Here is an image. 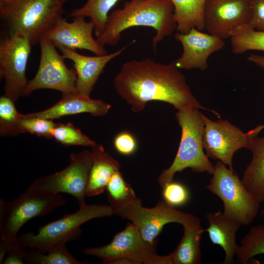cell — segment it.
<instances>
[{
    "mask_svg": "<svg viewBox=\"0 0 264 264\" xmlns=\"http://www.w3.org/2000/svg\"><path fill=\"white\" fill-rule=\"evenodd\" d=\"M39 44L40 59L38 69L35 77L28 81L22 96L39 89L57 90L63 94L78 93L74 68L66 66L65 58L48 40L43 38Z\"/></svg>",
    "mask_w": 264,
    "mask_h": 264,
    "instance_id": "12",
    "label": "cell"
},
{
    "mask_svg": "<svg viewBox=\"0 0 264 264\" xmlns=\"http://www.w3.org/2000/svg\"><path fill=\"white\" fill-rule=\"evenodd\" d=\"M230 39L231 50L235 54L248 50L264 51V32L256 30L247 23L237 27Z\"/></svg>",
    "mask_w": 264,
    "mask_h": 264,
    "instance_id": "27",
    "label": "cell"
},
{
    "mask_svg": "<svg viewBox=\"0 0 264 264\" xmlns=\"http://www.w3.org/2000/svg\"><path fill=\"white\" fill-rule=\"evenodd\" d=\"M113 145L118 153L124 155L133 154L137 148L135 138L128 132H122L117 134L114 139Z\"/></svg>",
    "mask_w": 264,
    "mask_h": 264,
    "instance_id": "33",
    "label": "cell"
},
{
    "mask_svg": "<svg viewBox=\"0 0 264 264\" xmlns=\"http://www.w3.org/2000/svg\"><path fill=\"white\" fill-rule=\"evenodd\" d=\"M248 60L256 65L264 68V56L251 54L248 57Z\"/></svg>",
    "mask_w": 264,
    "mask_h": 264,
    "instance_id": "36",
    "label": "cell"
},
{
    "mask_svg": "<svg viewBox=\"0 0 264 264\" xmlns=\"http://www.w3.org/2000/svg\"><path fill=\"white\" fill-rule=\"evenodd\" d=\"M92 163L89 173L86 197L98 196L106 189L112 175L120 170V163L99 144L92 147Z\"/></svg>",
    "mask_w": 264,
    "mask_h": 264,
    "instance_id": "20",
    "label": "cell"
},
{
    "mask_svg": "<svg viewBox=\"0 0 264 264\" xmlns=\"http://www.w3.org/2000/svg\"><path fill=\"white\" fill-rule=\"evenodd\" d=\"M206 0H171L174 6V18L176 30L181 34L193 28L205 29L204 12Z\"/></svg>",
    "mask_w": 264,
    "mask_h": 264,
    "instance_id": "23",
    "label": "cell"
},
{
    "mask_svg": "<svg viewBox=\"0 0 264 264\" xmlns=\"http://www.w3.org/2000/svg\"><path fill=\"white\" fill-rule=\"evenodd\" d=\"M69 160L70 163L66 168L35 179L27 189L48 194L66 193L74 197L80 206L86 204L85 198L92 163L91 151L73 153Z\"/></svg>",
    "mask_w": 264,
    "mask_h": 264,
    "instance_id": "9",
    "label": "cell"
},
{
    "mask_svg": "<svg viewBox=\"0 0 264 264\" xmlns=\"http://www.w3.org/2000/svg\"><path fill=\"white\" fill-rule=\"evenodd\" d=\"M94 24L86 18L77 16L72 18L71 22L65 18H60L46 33L44 38L48 40L58 48L65 47L69 49H84L96 55L108 54L104 47L92 35Z\"/></svg>",
    "mask_w": 264,
    "mask_h": 264,
    "instance_id": "15",
    "label": "cell"
},
{
    "mask_svg": "<svg viewBox=\"0 0 264 264\" xmlns=\"http://www.w3.org/2000/svg\"><path fill=\"white\" fill-rule=\"evenodd\" d=\"M134 26L152 27L156 34L152 39L154 50L165 38L176 28L174 6L171 0H128L123 7L108 15L103 32L96 38L103 46H114L119 42L123 32Z\"/></svg>",
    "mask_w": 264,
    "mask_h": 264,
    "instance_id": "2",
    "label": "cell"
},
{
    "mask_svg": "<svg viewBox=\"0 0 264 264\" xmlns=\"http://www.w3.org/2000/svg\"><path fill=\"white\" fill-rule=\"evenodd\" d=\"M183 227V234L178 245L169 254L171 264H199L201 261L200 241L205 230L198 218Z\"/></svg>",
    "mask_w": 264,
    "mask_h": 264,
    "instance_id": "21",
    "label": "cell"
},
{
    "mask_svg": "<svg viewBox=\"0 0 264 264\" xmlns=\"http://www.w3.org/2000/svg\"><path fill=\"white\" fill-rule=\"evenodd\" d=\"M106 190L109 205L114 214L122 208L132 203L138 198L132 187L125 180L120 170L112 175Z\"/></svg>",
    "mask_w": 264,
    "mask_h": 264,
    "instance_id": "25",
    "label": "cell"
},
{
    "mask_svg": "<svg viewBox=\"0 0 264 264\" xmlns=\"http://www.w3.org/2000/svg\"><path fill=\"white\" fill-rule=\"evenodd\" d=\"M111 105L101 100L91 99L78 93L63 94L57 103L51 107L29 116L53 120L64 116L89 113L93 116H101L110 110Z\"/></svg>",
    "mask_w": 264,
    "mask_h": 264,
    "instance_id": "18",
    "label": "cell"
},
{
    "mask_svg": "<svg viewBox=\"0 0 264 264\" xmlns=\"http://www.w3.org/2000/svg\"><path fill=\"white\" fill-rule=\"evenodd\" d=\"M175 38L180 43L183 50L181 56L175 61L179 69L205 70L208 67L209 57L225 46L223 39L196 28L186 34L176 33Z\"/></svg>",
    "mask_w": 264,
    "mask_h": 264,
    "instance_id": "16",
    "label": "cell"
},
{
    "mask_svg": "<svg viewBox=\"0 0 264 264\" xmlns=\"http://www.w3.org/2000/svg\"><path fill=\"white\" fill-rule=\"evenodd\" d=\"M52 120L21 114L12 135L27 132L39 136L52 138L50 132L56 125Z\"/></svg>",
    "mask_w": 264,
    "mask_h": 264,
    "instance_id": "30",
    "label": "cell"
},
{
    "mask_svg": "<svg viewBox=\"0 0 264 264\" xmlns=\"http://www.w3.org/2000/svg\"><path fill=\"white\" fill-rule=\"evenodd\" d=\"M251 15L247 23L253 28L264 32V0H250Z\"/></svg>",
    "mask_w": 264,
    "mask_h": 264,
    "instance_id": "35",
    "label": "cell"
},
{
    "mask_svg": "<svg viewBox=\"0 0 264 264\" xmlns=\"http://www.w3.org/2000/svg\"><path fill=\"white\" fill-rule=\"evenodd\" d=\"M114 214L130 220L137 227L144 239L151 242L157 241V236L166 224L177 223L183 226L198 218L177 210L164 200L159 201L154 207H143L139 198Z\"/></svg>",
    "mask_w": 264,
    "mask_h": 264,
    "instance_id": "13",
    "label": "cell"
},
{
    "mask_svg": "<svg viewBox=\"0 0 264 264\" xmlns=\"http://www.w3.org/2000/svg\"><path fill=\"white\" fill-rule=\"evenodd\" d=\"M66 1L0 0V18L4 32L22 35L34 45L63 17Z\"/></svg>",
    "mask_w": 264,
    "mask_h": 264,
    "instance_id": "3",
    "label": "cell"
},
{
    "mask_svg": "<svg viewBox=\"0 0 264 264\" xmlns=\"http://www.w3.org/2000/svg\"><path fill=\"white\" fill-rule=\"evenodd\" d=\"M203 117L205 122L203 144L206 155L221 161L233 170L234 154L240 149H247L251 140L264 129V124L259 125L244 132L227 120L213 121L204 114Z\"/></svg>",
    "mask_w": 264,
    "mask_h": 264,
    "instance_id": "11",
    "label": "cell"
},
{
    "mask_svg": "<svg viewBox=\"0 0 264 264\" xmlns=\"http://www.w3.org/2000/svg\"><path fill=\"white\" fill-rule=\"evenodd\" d=\"M50 133L52 138L65 145L84 146L92 148L96 144L71 123H56Z\"/></svg>",
    "mask_w": 264,
    "mask_h": 264,
    "instance_id": "29",
    "label": "cell"
},
{
    "mask_svg": "<svg viewBox=\"0 0 264 264\" xmlns=\"http://www.w3.org/2000/svg\"><path fill=\"white\" fill-rule=\"evenodd\" d=\"M31 44L20 34L5 32L0 40V77L4 80V94L16 101L22 96L28 81L26 77Z\"/></svg>",
    "mask_w": 264,
    "mask_h": 264,
    "instance_id": "10",
    "label": "cell"
},
{
    "mask_svg": "<svg viewBox=\"0 0 264 264\" xmlns=\"http://www.w3.org/2000/svg\"><path fill=\"white\" fill-rule=\"evenodd\" d=\"M207 188L222 201L224 214L241 225L251 224L258 216L259 202L246 189L234 170L218 161Z\"/></svg>",
    "mask_w": 264,
    "mask_h": 264,
    "instance_id": "7",
    "label": "cell"
},
{
    "mask_svg": "<svg viewBox=\"0 0 264 264\" xmlns=\"http://www.w3.org/2000/svg\"><path fill=\"white\" fill-rule=\"evenodd\" d=\"M66 203L60 194L35 192L28 189L11 201L0 199V239L9 241L17 239L20 229L28 220L50 213Z\"/></svg>",
    "mask_w": 264,
    "mask_h": 264,
    "instance_id": "8",
    "label": "cell"
},
{
    "mask_svg": "<svg viewBox=\"0 0 264 264\" xmlns=\"http://www.w3.org/2000/svg\"><path fill=\"white\" fill-rule=\"evenodd\" d=\"M8 241V251L2 264H23L25 263L27 248L22 244L19 238L14 241Z\"/></svg>",
    "mask_w": 264,
    "mask_h": 264,
    "instance_id": "34",
    "label": "cell"
},
{
    "mask_svg": "<svg viewBox=\"0 0 264 264\" xmlns=\"http://www.w3.org/2000/svg\"><path fill=\"white\" fill-rule=\"evenodd\" d=\"M261 254H264V224L256 225L249 229L238 246L236 259L238 263L250 264L254 261V257Z\"/></svg>",
    "mask_w": 264,
    "mask_h": 264,
    "instance_id": "26",
    "label": "cell"
},
{
    "mask_svg": "<svg viewBox=\"0 0 264 264\" xmlns=\"http://www.w3.org/2000/svg\"><path fill=\"white\" fill-rule=\"evenodd\" d=\"M247 149L251 152L252 157L241 180L259 202H264V136L254 137Z\"/></svg>",
    "mask_w": 264,
    "mask_h": 264,
    "instance_id": "22",
    "label": "cell"
},
{
    "mask_svg": "<svg viewBox=\"0 0 264 264\" xmlns=\"http://www.w3.org/2000/svg\"><path fill=\"white\" fill-rule=\"evenodd\" d=\"M251 15L250 0H206L205 28L210 34L227 39L237 27L248 23Z\"/></svg>",
    "mask_w": 264,
    "mask_h": 264,
    "instance_id": "14",
    "label": "cell"
},
{
    "mask_svg": "<svg viewBox=\"0 0 264 264\" xmlns=\"http://www.w3.org/2000/svg\"><path fill=\"white\" fill-rule=\"evenodd\" d=\"M113 215L109 205L86 203L76 212L40 227L37 233L28 232L18 238L26 247L45 252L58 243L78 239L82 233L80 226L88 221Z\"/></svg>",
    "mask_w": 264,
    "mask_h": 264,
    "instance_id": "6",
    "label": "cell"
},
{
    "mask_svg": "<svg viewBox=\"0 0 264 264\" xmlns=\"http://www.w3.org/2000/svg\"><path fill=\"white\" fill-rule=\"evenodd\" d=\"M14 101L4 94L0 97V124L1 135H12L20 115Z\"/></svg>",
    "mask_w": 264,
    "mask_h": 264,
    "instance_id": "31",
    "label": "cell"
},
{
    "mask_svg": "<svg viewBox=\"0 0 264 264\" xmlns=\"http://www.w3.org/2000/svg\"><path fill=\"white\" fill-rule=\"evenodd\" d=\"M162 188L164 200L176 208L185 205L190 198L189 190L179 182L173 180L164 185Z\"/></svg>",
    "mask_w": 264,
    "mask_h": 264,
    "instance_id": "32",
    "label": "cell"
},
{
    "mask_svg": "<svg viewBox=\"0 0 264 264\" xmlns=\"http://www.w3.org/2000/svg\"><path fill=\"white\" fill-rule=\"evenodd\" d=\"M128 45L129 44L114 52L103 55H96L94 56L80 54L76 50L65 47H60L58 49L65 59H69L73 62L77 76V92L80 94L89 96L106 65L112 59L121 54Z\"/></svg>",
    "mask_w": 264,
    "mask_h": 264,
    "instance_id": "17",
    "label": "cell"
},
{
    "mask_svg": "<svg viewBox=\"0 0 264 264\" xmlns=\"http://www.w3.org/2000/svg\"><path fill=\"white\" fill-rule=\"evenodd\" d=\"M157 241L151 242L144 239L132 222L117 233L108 244L83 249L87 255L95 257L105 264H171L169 255H158Z\"/></svg>",
    "mask_w": 264,
    "mask_h": 264,
    "instance_id": "5",
    "label": "cell"
},
{
    "mask_svg": "<svg viewBox=\"0 0 264 264\" xmlns=\"http://www.w3.org/2000/svg\"><path fill=\"white\" fill-rule=\"evenodd\" d=\"M176 118L181 128L177 154L170 166L159 175L158 182L162 187L173 180L175 175L186 168L196 173L212 175L214 165L204 153L203 137L205 122L203 114L197 109L178 110Z\"/></svg>",
    "mask_w": 264,
    "mask_h": 264,
    "instance_id": "4",
    "label": "cell"
},
{
    "mask_svg": "<svg viewBox=\"0 0 264 264\" xmlns=\"http://www.w3.org/2000/svg\"><path fill=\"white\" fill-rule=\"evenodd\" d=\"M113 84L117 93L134 112L143 110L149 102L157 101L169 103L178 110L203 109L218 115L195 98L175 61L165 64L150 58L128 61L121 66Z\"/></svg>",
    "mask_w": 264,
    "mask_h": 264,
    "instance_id": "1",
    "label": "cell"
},
{
    "mask_svg": "<svg viewBox=\"0 0 264 264\" xmlns=\"http://www.w3.org/2000/svg\"><path fill=\"white\" fill-rule=\"evenodd\" d=\"M65 242L58 243L45 252L30 249L27 251L25 263L32 264H85L88 262L80 261L69 252Z\"/></svg>",
    "mask_w": 264,
    "mask_h": 264,
    "instance_id": "28",
    "label": "cell"
},
{
    "mask_svg": "<svg viewBox=\"0 0 264 264\" xmlns=\"http://www.w3.org/2000/svg\"><path fill=\"white\" fill-rule=\"evenodd\" d=\"M119 0H86L80 7L73 10L69 14L71 18L82 16L88 18L94 24L96 38L103 32L109 14Z\"/></svg>",
    "mask_w": 264,
    "mask_h": 264,
    "instance_id": "24",
    "label": "cell"
},
{
    "mask_svg": "<svg viewBox=\"0 0 264 264\" xmlns=\"http://www.w3.org/2000/svg\"><path fill=\"white\" fill-rule=\"evenodd\" d=\"M261 213L263 215V217H264V209H263V211Z\"/></svg>",
    "mask_w": 264,
    "mask_h": 264,
    "instance_id": "37",
    "label": "cell"
},
{
    "mask_svg": "<svg viewBox=\"0 0 264 264\" xmlns=\"http://www.w3.org/2000/svg\"><path fill=\"white\" fill-rule=\"evenodd\" d=\"M209 226L205 230L211 242L220 246L225 252L223 264L234 262L238 245L236 235L241 225L233 220L220 211L209 212L206 215Z\"/></svg>",
    "mask_w": 264,
    "mask_h": 264,
    "instance_id": "19",
    "label": "cell"
}]
</instances>
